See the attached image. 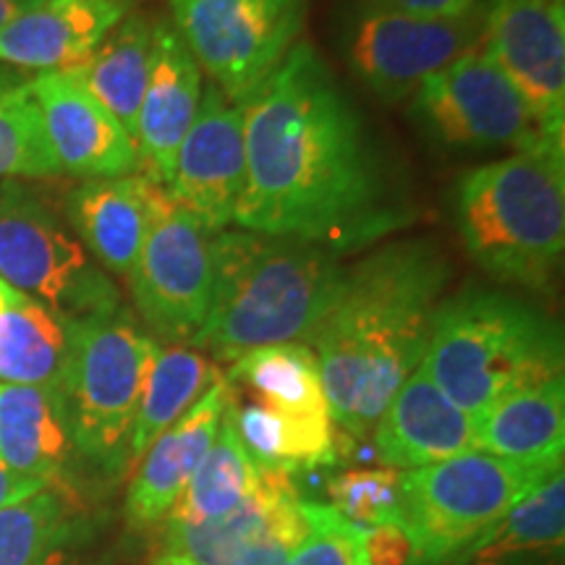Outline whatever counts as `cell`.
Instances as JSON below:
<instances>
[{
	"label": "cell",
	"instance_id": "9",
	"mask_svg": "<svg viewBox=\"0 0 565 565\" xmlns=\"http://www.w3.org/2000/svg\"><path fill=\"white\" fill-rule=\"evenodd\" d=\"M171 21L210 82L242 103L299 42L307 0H171Z\"/></svg>",
	"mask_w": 565,
	"mask_h": 565
},
{
	"label": "cell",
	"instance_id": "13",
	"mask_svg": "<svg viewBox=\"0 0 565 565\" xmlns=\"http://www.w3.org/2000/svg\"><path fill=\"white\" fill-rule=\"evenodd\" d=\"M307 534V513L291 475L259 469L252 492L223 519L181 524L168 519L162 553L194 565H282Z\"/></svg>",
	"mask_w": 565,
	"mask_h": 565
},
{
	"label": "cell",
	"instance_id": "2",
	"mask_svg": "<svg viewBox=\"0 0 565 565\" xmlns=\"http://www.w3.org/2000/svg\"><path fill=\"white\" fill-rule=\"evenodd\" d=\"M448 282V259L429 238L391 242L345 267L341 294L312 341L330 416L343 433H372L419 370Z\"/></svg>",
	"mask_w": 565,
	"mask_h": 565
},
{
	"label": "cell",
	"instance_id": "36",
	"mask_svg": "<svg viewBox=\"0 0 565 565\" xmlns=\"http://www.w3.org/2000/svg\"><path fill=\"white\" fill-rule=\"evenodd\" d=\"M40 490H45V484L30 482V479H21L13 475V471L6 469L3 463H0V508L19 503V500L30 498V494L40 492Z\"/></svg>",
	"mask_w": 565,
	"mask_h": 565
},
{
	"label": "cell",
	"instance_id": "35",
	"mask_svg": "<svg viewBox=\"0 0 565 565\" xmlns=\"http://www.w3.org/2000/svg\"><path fill=\"white\" fill-rule=\"evenodd\" d=\"M393 9L435 19H463L475 13L477 0H383Z\"/></svg>",
	"mask_w": 565,
	"mask_h": 565
},
{
	"label": "cell",
	"instance_id": "41",
	"mask_svg": "<svg viewBox=\"0 0 565 565\" xmlns=\"http://www.w3.org/2000/svg\"><path fill=\"white\" fill-rule=\"evenodd\" d=\"M13 87H17V84H11L9 79H3V74H0V95H3V92L13 89Z\"/></svg>",
	"mask_w": 565,
	"mask_h": 565
},
{
	"label": "cell",
	"instance_id": "33",
	"mask_svg": "<svg viewBox=\"0 0 565 565\" xmlns=\"http://www.w3.org/2000/svg\"><path fill=\"white\" fill-rule=\"evenodd\" d=\"M307 534L282 565H370L366 529L345 521L333 505L303 503Z\"/></svg>",
	"mask_w": 565,
	"mask_h": 565
},
{
	"label": "cell",
	"instance_id": "20",
	"mask_svg": "<svg viewBox=\"0 0 565 565\" xmlns=\"http://www.w3.org/2000/svg\"><path fill=\"white\" fill-rule=\"evenodd\" d=\"M131 6L134 0H32L0 30V61L38 71L79 66Z\"/></svg>",
	"mask_w": 565,
	"mask_h": 565
},
{
	"label": "cell",
	"instance_id": "38",
	"mask_svg": "<svg viewBox=\"0 0 565 565\" xmlns=\"http://www.w3.org/2000/svg\"><path fill=\"white\" fill-rule=\"evenodd\" d=\"M17 294H19L17 288H11L9 282L0 278V312H3V309L9 307V303L13 301V296H17Z\"/></svg>",
	"mask_w": 565,
	"mask_h": 565
},
{
	"label": "cell",
	"instance_id": "12",
	"mask_svg": "<svg viewBox=\"0 0 565 565\" xmlns=\"http://www.w3.org/2000/svg\"><path fill=\"white\" fill-rule=\"evenodd\" d=\"M212 236L192 212L173 207L147 233L129 273L137 312L168 343H192L212 303Z\"/></svg>",
	"mask_w": 565,
	"mask_h": 565
},
{
	"label": "cell",
	"instance_id": "14",
	"mask_svg": "<svg viewBox=\"0 0 565 565\" xmlns=\"http://www.w3.org/2000/svg\"><path fill=\"white\" fill-rule=\"evenodd\" d=\"M482 45L524 95L540 129L563 141L565 0H492Z\"/></svg>",
	"mask_w": 565,
	"mask_h": 565
},
{
	"label": "cell",
	"instance_id": "25",
	"mask_svg": "<svg viewBox=\"0 0 565 565\" xmlns=\"http://www.w3.org/2000/svg\"><path fill=\"white\" fill-rule=\"evenodd\" d=\"M154 17L129 13L105 38L87 61L68 68V74L137 139V121L147 74H150Z\"/></svg>",
	"mask_w": 565,
	"mask_h": 565
},
{
	"label": "cell",
	"instance_id": "37",
	"mask_svg": "<svg viewBox=\"0 0 565 565\" xmlns=\"http://www.w3.org/2000/svg\"><path fill=\"white\" fill-rule=\"evenodd\" d=\"M30 3L32 0H0V30H3V26H9L11 21L17 19Z\"/></svg>",
	"mask_w": 565,
	"mask_h": 565
},
{
	"label": "cell",
	"instance_id": "19",
	"mask_svg": "<svg viewBox=\"0 0 565 565\" xmlns=\"http://www.w3.org/2000/svg\"><path fill=\"white\" fill-rule=\"evenodd\" d=\"M374 456L387 469H422L477 448V422L445 398L419 366L372 427Z\"/></svg>",
	"mask_w": 565,
	"mask_h": 565
},
{
	"label": "cell",
	"instance_id": "34",
	"mask_svg": "<svg viewBox=\"0 0 565 565\" xmlns=\"http://www.w3.org/2000/svg\"><path fill=\"white\" fill-rule=\"evenodd\" d=\"M366 555L370 565H404L412 557V547L398 526H374L366 529Z\"/></svg>",
	"mask_w": 565,
	"mask_h": 565
},
{
	"label": "cell",
	"instance_id": "18",
	"mask_svg": "<svg viewBox=\"0 0 565 565\" xmlns=\"http://www.w3.org/2000/svg\"><path fill=\"white\" fill-rule=\"evenodd\" d=\"M233 398V383L217 374L189 412L154 440L131 469L126 494V515L134 526H154L166 521L173 505L207 456L221 429L223 414Z\"/></svg>",
	"mask_w": 565,
	"mask_h": 565
},
{
	"label": "cell",
	"instance_id": "6",
	"mask_svg": "<svg viewBox=\"0 0 565 565\" xmlns=\"http://www.w3.org/2000/svg\"><path fill=\"white\" fill-rule=\"evenodd\" d=\"M158 351V341L121 309L66 320L58 395L71 445L113 475L129 463L134 414Z\"/></svg>",
	"mask_w": 565,
	"mask_h": 565
},
{
	"label": "cell",
	"instance_id": "24",
	"mask_svg": "<svg viewBox=\"0 0 565 565\" xmlns=\"http://www.w3.org/2000/svg\"><path fill=\"white\" fill-rule=\"evenodd\" d=\"M477 448L521 463H563L565 380L563 374L515 391L477 419Z\"/></svg>",
	"mask_w": 565,
	"mask_h": 565
},
{
	"label": "cell",
	"instance_id": "28",
	"mask_svg": "<svg viewBox=\"0 0 565 565\" xmlns=\"http://www.w3.org/2000/svg\"><path fill=\"white\" fill-rule=\"evenodd\" d=\"M257 475L259 466L246 454L242 437L233 427L231 412L225 408L215 443L196 466L194 477L189 479L186 490L168 519L181 521V524H210V521L223 519L233 508L242 505V500L257 482Z\"/></svg>",
	"mask_w": 565,
	"mask_h": 565
},
{
	"label": "cell",
	"instance_id": "32",
	"mask_svg": "<svg viewBox=\"0 0 565 565\" xmlns=\"http://www.w3.org/2000/svg\"><path fill=\"white\" fill-rule=\"evenodd\" d=\"M333 508L362 529L401 524V471L353 469L328 482ZM401 529V526H398Z\"/></svg>",
	"mask_w": 565,
	"mask_h": 565
},
{
	"label": "cell",
	"instance_id": "23",
	"mask_svg": "<svg viewBox=\"0 0 565 565\" xmlns=\"http://www.w3.org/2000/svg\"><path fill=\"white\" fill-rule=\"evenodd\" d=\"M58 391L0 385V463L21 479L51 487L71 454Z\"/></svg>",
	"mask_w": 565,
	"mask_h": 565
},
{
	"label": "cell",
	"instance_id": "31",
	"mask_svg": "<svg viewBox=\"0 0 565 565\" xmlns=\"http://www.w3.org/2000/svg\"><path fill=\"white\" fill-rule=\"evenodd\" d=\"M58 173L38 103L26 82L17 84L0 95V179H51Z\"/></svg>",
	"mask_w": 565,
	"mask_h": 565
},
{
	"label": "cell",
	"instance_id": "3",
	"mask_svg": "<svg viewBox=\"0 0 565 565\" xmlns=\"http://www.w3.org/2000/svg\"><path fill=\"white\" fill-rule=\"evenodd\" d=\"M343 275L341 254L320 244L244 228L215 233L210 315L189 345L223 362L267 345H312Z\"/></svg>",
	"mask_w": 565,
	"mask_h": 565
},
{
	"label": "cell",
	"instance_id": "10",
	"mask_svg": "<svg viewBox=\"0 0 565 565\" xmlns=\"http://www.w3.org/2000/svg\"><path fill=\"white\" fill-rule=\"evenodd\" d=\"M414 113L435 137L466 150L565 147L536 124L515 84L484 51H471L414 92Z\"/></svg>",
	"mask_w": 565,
	"mask_h": 565
},
{
	"label": "cell",
	"instance_id": "8",
	"mask_svg": "<svg viewBox=\"0 0 565 565\" xmlns=\"http://www.w3.org/2000/svg\"><path fill=\"white\" fill-rule=\"evenodd\" d=\"M0 278L66 320L110 315L118 291L24 183L0 181Z\"/></svg>",
	"mask_w": 565,
	"mask_h": 565
},
{
	"label": "cell",
	"instance_id": "1",
	"mask_svg": "<svg viewBox=\"0 0 565 565\" xmlns=\"http://www.w3.org/2000/svg\"><path fill=\"white\" fill-rule=\"evenodd\" d=\"M246 179L233 225L345 254L408 221L377 145L312 42L238 103Z\"/></svg>",
	"mask_w": 565,
	"mask_h": 565
},
{
	"label": "cell",
	"instance_id": "40",
	"mask_svg": "<svg viewBox=\"0 0 565 565\" xmlns=\"http://www.w3.org/2000/svg\"><path fill=\"white\" fill-rule=\"evenodd\" d=\"M42 565H66V563H63V557L58 555V553H53L51 557H47V561L45 563H42Z\"/></svg>",
	"mask_w": 565,
	"mask_h": 565
},
{
	"label": "cell",
	"instance_id": "29",
	"mask_svg": "<svg viewBox=\"0 0 565 565\" xmlns=\"http://www.w3.org/2000/svg\"><path fill=\"white\" fill-rule=\"evenodd\" d=\"M565 477L563 469L542 479L484 534L475 565H503L513 555L540 553L563 545Z\"/></svg>",
	"mask_w": 565,
	"mask_h": 565
},
{
	"label": "cell",
	"instance_id": "11",
	"mask_svg": "<svg viewBox=\"0 0 565 565\" xmlns=\"http://www.w3.org/2000/svg\"><path fill=\"white\" fill-rule=\"evenodd\" d=\"M479 45L482 21L477 13L435 19L393 9L383 0L364 3L349 30L351 68L387 103L414 97L429 76L454 66Z\"/></svg>",
	"mask_w": 565,
	"mask_h": 565
},
{
	"label": "cell",
	"instance_id": "5",
	"mask_svg": "<svg viewBox=\"0 0 565 565\" xmlns=\"http://www.w3.org/2000/svg\"><path fill=\"white\" fill-rule=\"evenodd\" d=\"M422 366L477 422L505 395L563 374V333L511 294L463 291L437 307Z\"/></svg>",
	"mask_w": 565,
	"mask_h": 565
},
{
	"label": "cell",
	"instance_id": "26",
	"mask_svg": "<svg viewBox=\"0 0 565 565\" xmlns=\"http://www.w3.org/2000/svg\"><path fill=\"white\" fill-rule=\"evenodd\" d=\"M63 362L66 320L32 296H13L0 312V385L58 391Z\"/></svg>",
	"mask_w": 565,
	"mask_h": 565
},
{
	"label": "cell",
	"instance_id": "30",
	"mask_svg": "<svg viewBox=\"0 0 565 565\" xmlns=\"http://www.w3.org/2000/svg\"><path fill=\"white\" fill-rule=\"evenodd\" d=\"M68 503L53 487L0 508V565H42L68 532Z\"/></svg>",
	"mask_w": 565,
	"mask_h": 565
},
{
	"label": "cell",
	"instance_id": "15",
	"mask_svg": "<svg viewBox=\"0 0 565 565\" xmlns=\"http://www.w3.org/2000/svg\"><path fill=\"white\" fill-rule=\"evenodd\" d=\"M246 179L244 113L215 84L202 89L192 129L175 152L166 192L210 233L233 225Z\"/></svg>",
	"mask_w": 565,
	"mask_h": 565
},
{
	"label": "cell",
	"instance_id": "7",
	"mask_svg": "<svg viewBox=\"0 0 565 565\" xmlns=\"http://www.w3.org/2000/svg\"><path fill=\"white\" fill-rule=\"evenodd\" d=\"M563 463H521L484 450L401 471V532L422 565L471 547L524 494Z\"/></svg>",
	"mask_w": 565,
	"mask_h": 565
},
{
	"label": "cell",
	"instance_id": "17",
	"mask_svg": "<svg viewBox=\"0 0 565 565\" xmlns=\"http://www.w3.org/2000/svg\"><path fill=\"white\" fill-rule=\"evenodd\" d=\"M202 68L183 45L171 17H154L150 74L137 121L139 168L152 183L166 189L175 152L192 129L202 103Z\"/></svg>",
	"mask_w": 565,
	"mask_h": 565
},
{
	"label": "cell",
	"instance_id": "16",
	"mask_svg": "<svg viewBox=\"0 0 565 565\" xmlns=\"http://www.w3.org/2000/svg\"><path fill=\"white\" fill-rule=\"evenodd\" d=\"M30 87L61 173L116 179L139 168L137 145L68 71H40Z\"/></svg>",
	"mask_w": 565,
	"mask_h": 565
},
{
	"label": "cell",
	"instance_id": "21",
	"mask_svg": "<svg viewBox=\"0 0 565 565\" xmlns=\"http://www.w3.org/2000/svg\"><path fill=\"white\" fill-rule=\"evenodd\" d=\"M171 207L166 189L141 173L87 179L68 194V221L74 231L110 273L126 278L147 233Z\"/></svg>",
	"mask_w": 565,
	"mask_h": 565
},
{
	"label": "cell",
	"instance_id": "39",
	"mask_svg": "<svg viewBox=\"0 0 565 565\" xmlns=\"http://www.w3.org/2000/svg\"><path fill=\"white\" fill-rule=\"evenodd\" d=\"M154 565H194V563L186 561V557L162 553V555H158V561H154Z\"/></svg>",
	"mask_w": 565,
	"mask_h": 565
},
{
	"label": "cell",
	"instance_id": "22",
	"mask_svg": "<svg viewBox=\"0 0 565 565\" xmlns=\"http://www.w3.org/2000/svg\"><path fill=\"white\" fill-rule=\"evenodd\" d=\"M228 383H246L263 398L259 404L282 419L307 435L335 443V424L312 345L280 343L244 353L231 362Z\"/></svg>",
	"mask_w": 565,
	"mask_h": 565
},
{
	"label": "cell",
	"instance_id": "27",
	"mask_svg": "<svg viewBox=\"0 0 565 565\" xmlns=\"http://www.w3.org/2000/svg\"><path fill=\"white\" fill-rule=\"evenodd\" d=\"M215 377L217 370L202 351L173 345V349L154 353L137 414H134L126 471H131L145 450L189 412V406L207 391Z\"/></svg>",
	"mask_w": 565,
	"mask_h": 565
},
{
	"label": "cell",
	"instance_id": "4",
	"mask_svg": "<svg viewBox=\"0 0 565 565\" xmlns=\"http://www.w3.org/2000/svg\"><path fill=\"white\" fill-rule=\"evenodd\" d=\"M563 147H534L463 173L456 228L469 257L494 280L550 288L565 249Z\"/></svg>",
	"mask_w": 565,
	"mask_h": 565
}]
</instances>
